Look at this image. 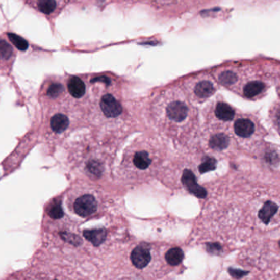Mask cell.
Returning a JSON list of instances; mask_svg holds the SVG:
<instances>
[{
  "mask_svg": "<svg viewBox=\"0 0 280 280\" xmlns=\"http://www.w3.org/2000/svg\"><path fill=\"white\" fill-rule=\"evenodd\" d=\"M17 57L14 45L0 36V74L9 76L13 70V63Z\"/></svg>",
  "mask_w": 280,
  "mask_h": 280,
  "instance_id": "cell-1",
  "label": "cell"
},
{
  "mask_svg": "<svg viewBox=\"0 0 280 280\" xmlns=\"http://www.w3.org/2000/svg\"><path fill=\"white\" fill-rule=\"evenodd\" d=\"M64 0H28V5L48 19H53L60 13L64 6Z\"/></svg>",
  "mask_w": 280,
  "mask_h": 280,
  "instance_id": "cell-2",
  "label": "cell"
},
{
  "mask_svg": "<svg viewBox=\"0 0 280 280\" xmlns=\"http://www.w3.org/2000/svg\"><path fill=\"white\" fill-rule=\"evenodd\" d=\"M182 183L188 192L193 194L194 196L200 199L207 197V190L197 184L196 177L192 171L188 170V169H185L184 171V173L182 176Z\"/></svg>",
  "mask_w": 280,
  "mask_h": 280,
  "instance_id": "cell-3",
  "label": "cell"
},
{
  "mask_svg": "<svg viewBox=\"0 0 280 280\" xmlns=\"http://www.w3.org/2000/svg\"><path fill=\"white\" fill-rule=\"evenodd\" d=\"M97 202L91 195H84L77 199L74 203V210L78 215L87 217L96 211Z\"/></svg>",
  "mask_w": 280,
  "mask_h": 280,
  "instance_id": "cell-4",
  "label": "cell"
},
{
  "mask_svg": "<svg viewBox=\"0 0 280 280\" xmlns=\"http://www.w3.org/2000/svg\"><path fill=\"white\" fill-rule=\"evenodd\" d=\"M100 108L104 114L108 118H116L122 112L120 103L110 94H106L100 99Z\"/></svg>",
  "mask_w": 280,
  "mask_h": 280,
  "instance_id": "cell-5",
  "label": "cell"
},
{
  "mask_svg": "<svg viewBox=\"0 0 280 280\" xmlns=\"http://www.w3.org/2000/svg\"><path fill=\"white\" fill-rule=\"evenodd\" d=\"M131 260L137 269H143L151 260L150 247L145 244L137 246L131 254Z\"/></svg>",
  "mask_w": 280,
  "mask_h": 280,
  "instance_id": "cell-6",
  "label": "cell"
},
{
  "mask_svg": "<svg viewBox=\"0 0 280 280\" xmlns=\"http://www.w3.org/2000/svg\"><path fill=\"white\" fill-rule=\"evenodd\" d=\"M166 113L171 120L183 122L188 116V108L183 102L173 101L167 106Z\"/></svg>",
  "mask_w": 280,
  "mask_h": 280,
  "instance_id": "cell-7",
  "label": "cell"
},
{
  "mask_svg": "<svg viewBox=\"0 0 280 280\" xmlns=\"http://www.w3.org/2000/svg\"><path fill=\"white\" fill-rule=\"evenodd\" d=\"M67 89L70 95L76 99H80L86 93L87 87L84 81L77 75H69L67 80Z\"/></svg>",
  "mask_w": 280,
  "mask_h": 280,
  "instance_id": "cell-8",
  "label": "cell"
},
{
  "mask_svg": "<svg viewBox=\"0 0 280 280\" xmlns=\"http://www.w3.org/2000/svg\"><path fill=\"white\" fill-rule=\"evenodd\" d=\"M234 131L239 137H251L255 131V125L250 119L242 118L238 119L234 123Z\"/></svg>",
  "mask_w": 280,
  "mask_h": 280,
  "instance_id": "cell-9",
  "label": "cell"
},
{
  "mask_svg": "<svg viewBox=\"0 0 280 280\" xmlns=\"http://www.w3.org/2000/svg\"><path fill=\"white\" fill-rule=\"evenodd\" d=\"M83 235L94 246H97L102 244L106 241L107 233H106V230L105 228L85 230L84 232H83Z\"/></svg>",
  "mask_w": 280,
  "mask_h": 280,
  "instance_id": "cell-10",
  "label": "cell"
},
{
  "mask_svg": "<svg viewBox=\"0 0 280 280\" xmlns=\"http://www.w3.org/2000/svg\"><path fill=\"white\" fill-rule=\"evenodd\" d=\"M278 205H276L275 203L269 200V201H266L262 209L259 211L258 216H259L261 221L263 222L264 223H266V224H268L270 223L271 218L275 215L276 213L278 212Z\"/></svg>",
  "mask_w": 280,
  "mask_h": 280,
  "instance_id": "cell-11",
  "label": "cell"
},
{
  "mask_svg": "<svg viewBox=\"0 0 280 280\" xmlns=\"http://www.w3.org/2000/svg\"><path fill=\"white\" fill-rule=\"evenodd\" d=\"M214 91H215V87L212 82L208 80L200 81L196 85L194 89V92L196 96L201 99H206L211 96Z\"/></svg>",
  "mask_w": 280,
  "mask_h": 280,
  "instance_id": "cell-12",
  "label": "cell"
},
{
  "mask_svg": "<svg viewBox=\"0 0 280 280\" xmlns=\"http://www.w3.org/2000/svg\"><path fill=\"white\" fill-rule=\"evenodd\" d=\"M215 114L218 118L223 121H231L234 119L235 111L227 104L219 102L215 109Z\"/></svg>",
  "mask_w": 280,
  "mask_h": 280,
  "instance_id": "cell-13",
  "label": "cell"
},
{
  "mask_svg": "<svg viewBox=\"0 0 280 280\" xmlns=\"http://www.w3.org/2000/svg\"><path fill=\"white\" fill-rule=\"evenodd\" d=\"M230 144V138L224 133H219L213 136L210 140V146L213 150H223L227 147Z\"/></svg>",
  "mask_w": 280,
  "mask_h": 280,
  "instance_id": "cell-14",
  "label": "cell"
},
{
  "mask_svg": "<svg viewBox=\"0 0 280 280\" xmlns=\"http://www.w3.org/2000/svg\"><path fill=\"white\" fill-rule=\"evenodd\" d=\"M68 117L64 114H57L51 118V128L54 132L57 133H63L68 126Z\"/></svg>",
  "mask_w": 280,
  "mask_h": 280,
  "instance_id": "cell-15",
  "label": "cell"
},
{
  "mask_svg": "<svg viewBox=\"0 0 280 280\" xmlns=\"http://www.w3.org/2000/svg\"><path fill=\"white\" fill-rule=\"evenodd\" d=\"M184 258V251L179 247H173L167 251L165 259L170 266H179Z\"/></svg>",
  "mask_w": 280,
  "mask_h": 280,
  "instance_id": "cell-16",
  "label": "cell"
},
{
  "mask_svg": "<svg viewBox=\"0 0 280 280\" xmlns=\"http://www.w3.org/2000/svg\"><path fill=\"white\" fill-rule=\"evenodd\" d=\"M264 89H265L264 83L255 81V82H249L248 84L246 85L243 92H244L245 96L247 98H253V97L261 94L264 91Z\"/></svg>",
  "mask_w": 280,
  "mask_h": 280,
  "instance_id": "cell-17",
  "label": "cell"
},
{
  "mask_svg": "<svg viewBox=\"0 0 280 280\" xmlns=\"http://www.w3.org/2000/svg\"><path fill=\"white\" fill-rule=\"evenodd\" d=\"M133 163L137 169H146L150 166L151 160L149 158V154L145 150L138 151L136 153L133 157Z\"/></svg>",
  "mask_w": 280,
  "mask_h": 280,
  "instance_id": "cell-18",
  "label": "cell"
},
{
  "mask_svg": "<svg viewBox=\"0 0 280 280\" xmlns=\"http://www.w3.org/2000/svg\"><path fill=\"white\" fill-rule=\"evenodd\" d=\"M64 91V87L63 85L59 82H52L48 85V88H47V96L52 99L57 98V97L60 96Z\"/></svg>",
  "mask_w": 280,
  "mask_h": 280,
  "instance_id": "cell-19",
  "label": "cell"
},
{
  "mask_svg": "<svg viewBox=\"0 0 280 280\" xmlns=\"http://www.w3.org/2000/svg\"><path fill=\"white\" fill-rule=\"evenodd\" d=\"M7 36L9 37V41L14 45V47L21 49V50H25L28 48V44L24 39L21 38L20 36H17L13 33H8Z\"/></svg>",
  "mask_w": 280,
  "mask_h": 280,
  "instance_id": "cell-20",
  "label": "cell"
},
{
  "mask_svg": "<svg viewBox=\"0 0 280 280\" xmlns=\"http://www.w3.org/2000/svg\"><path fill=\"white\" fill-rule=\"evenodd\" d=\"M216 166H217V160H215V159L208 157V158L206 159V160H205L202 164H200V166L198 168L199 172L200 173H207V172H210V171L215 170L216 169Z\"/></svg>",
  "mask_w": 280,
  "mask_h": 280,
  "instance_id": "cell-21",
  "label": "cell"
},
{
  "mask_svg": "<svg viewBox=\"0 0 280 280\" xmlns=\"http://www.w3.org/2000/svg\"><path fill=\"white\" fill-rule=\"evenodd\" d=\"M236 74L233 72H223L219 77V81L224 86H230L236 82Z\"/></svg>",
  "mask_w": 280,
  "mask_h": 280,
  "instance_id": "cell-22",
  "label": "cell"
},
{
  "mask_svg": "<svg viewBox=\"0 0 280 280\" xmlns=\"http://www.w3.org/2000/svg\"><path fill=\"white\" fill-rule=\"evenodd\" d=\"M49 215L55 219H60V218L63 217V211L61 205L58 204V203L54 205L53 207H51L50 211H49Z\"/></svg>",
  "mask_w": 280,
  "mask_h": 280,
  "instance_id": "cell-23",
  "label": "cell"
},
{
  "mask_svg": "<svg viewBox=\"0 0 280 280\" xmlns=\"http://www.w3.org/2000/svg\"><path fill=\"white\" fill-rule=\"evenodd\" d=\"M88 169L93 174L97 175L100 174L102 173V171H103L101 164L96 162V161H91V163H89Z\"/></svg>",
  "mask_w": 280,
  "mask_h": 280,
  "instance_id": "cell-24",
  "label": "cell"
},
{
  "mask_svg": "<svg viewBox=\"0 0 280 280\" xmlns=\"http://www.w3.org/2000/svg\"><path fill=\"white\" fill-rule=\"evenodd\" d=\"M207 246H208L207 250H209V251L211 253L219 252L220 250H221V246H219V245L216 244V243L207 244Z\"/></svg>",
  "mask_w": 280,
  "mask_h": 280,
  "instance_id": "cell-25",
  "label": "cell"
},
{
  "mask_svg": "<svg viewBox=\"0 0 280 280\" xmlns=\"http://www.w3.org/2000/svg\"><path fill=\"white\" fill-rule=\"evenodd\" d=\"M230 272L231 275L234 276L235 278H241L242 276L247 274V272L241 271V270H232V269H230Z\"/></svg>",
  "mask_w": 280,
  "mask_h": 280,
  "instance_id": "cell-26",
  "label": "cell"
}]
</instances>
